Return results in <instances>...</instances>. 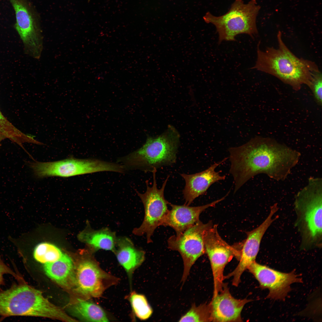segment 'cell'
<instances>
[{
	"label": "cell",
	"mask_w": 322,
	"mask_h": 322,
	"mask_svg": "<svg viewBox=\"0 0 322 322\" xmlns=\"http://www.w3.org/2000/svg\"><path fill=\"white\" fill-rule=\"evenodd\" d=\"M229 172L234 192L259 174L277 181L284 180L298 163L301 154L275 140L256 136L238 147L228 148Z\"/></svg>",
	"instance_id": "1"
},
{
	"label": "cell",
	"mask_w": 322,
	"mask_h": 322,
	"mask_svg": "<svg viewBox=\"0 0 322 322\" xmlns=\"http://www.w3.org/2000/svg\"><path fill=\"white\" fill-rule=\"evenodd\" d=\"M278 47H269L265 51L257 47V59L251 68L271 75L290 86L296 91L303 85L310 88L315 74L320 71L311 61L299 58L289 49L283 41L282 33H277Z\"/></svg>",
	"instance_id": "2"
},
{
	"label": "cell",
	"mask_w": 322,
	"mask_h": 322,
	"mask_svg": "<svg viewBox=\"0 0 322 322\" xmlns=\"http://www.w3.org/2000/svg\"><path fill=\"white\" fill-rule=\"evenodd\" d=\"M295 226L301 236L300 248H321L322 243V181L310 177L295 196Z\"/></svg>",
	"instance_id": "3"
},
{
	"label": "cell",
	"mask_w": 322,
	"mask_h": 322,
	"mask_svg": "<svg viewBox=\"0 0 322 322\" xmlns=\"http://www.w3.org/2000/svg\"><path fill=\"white\" fill-rule=\"evenodd\" d=\"M179 137L176 129L169 126L164 133L156 137H148L141 148L119 158L117 161L126 170L145 172L171 165L176 162Z\"/></svg>",
	"instance_id": "4"
},
{
	"label": "cell",
	"mask_w": 322,
	"mask_h": 322,
	"mask_svg": "<svg viewBox=\"0 0 322 322\" xmlns=\"http://www.w3.org/2000/svg\"><path fill=\"white\" fill-rule=\"evenodd\" d=\"M260 8L256 0L246 4L243 0H235L226 13L216 16L208 12L204 19L215 26L219 43L223 41H235V37L241 34L253 38L258 34L256 19Z\"/></svg>",
	"instance_id": "5"
},
{
	"label": "cell",
	"mask_w": 322,
	"mask_h": 322,
	"mask_svg": "<svg viewBox=\"0 0 322 322\" xmlns=\"http://www.w3.org/2000/svg\"><path fill=\"white\" fill-rule=\"evenodd\" d=\"M29 165L35 175L39 178L57 176L68 177L101 171L122 173V165L96 159H78L73 157L47 162L34 161Z\"/></svg>",
	"instance_id": "6"
},
{
	"label": "cell",
	"mask_w": 322,
	"mask_h": 322,
	"mask_svg": "<svg viewBox=\"0 0 322 322\" xmlns=\"http://www.w3.org/2000/svg\"><path fill=\"white\" fill-rule=\"evenodd\" d=\"M14 10V28L23 44L25 54L39 59L43 49L44 38L37 15L28 0H8Z\"/></svg>",
	"instance_id": "7"
},
{
	"label": "cell",
	"mask_w": 322,
	"mask_h": 322,
	"mask_svg": "<svg viewBox=\"0 0 322 322\" xmlns=\"http://www.w3.org/2000/svg\"><path fill=\"white\" fill-rule=\"evenodd\" d=\"M90 251L75 269L74 287L84 299L100 297L105 291L117 284L119 278L103 270Z\"/></svg>",
	"instance_id": "8"
},
{
	"label": "cell",
	"mask_w": 322,
	"mask_h": 322,
	"mask_svg": "<svg viewBox=\"0 0 322 322\" xmlns=\"http://www.w3.org/2000/svg\"><path fill=\"white\" fill-rule=\"evenodd\" d=\"M157 169L152 172L153 184L149 186L148 181H146L147 189L145 192L141 193L136 190L138 196L143 204L145 215L141 225L134 228L132 233L134 235L141 236L146 234L148 243L152 242L151 237L156 228L162 225L169 210L167 205L169 202L164 196L165 188L168 179V176L162 184L161 188H157L156 177Z\"/></svg>",
	"instance_id": "9"
},
{
	"label": "cell",
	"mask_w": 322,
	"mask_h": 322,
	"mask_svg": "<svg viewBox=\"0 0 322 322\" xmlns=\"http://www.w3.org/2000/svg\"><path fill=\"white\" fill-rule=\"evenodd\" d=\"M213 225L204 224L200 220L179 235L171 236L167 241L168 247L178 251L182 258L184 269L182 281L184 283L197 260L205 253L204 236Z\"/></svg>",
	"instance_id": "10"
},
{
	"label": "cell",
	"mask_w": 322,
	"mask_h": 322,
	"mask_svg": "<svg viewBox=\"0 0 322 322\" xmlns=\"http://www.w3.org/2000/svg\"><path fill=\"white\" fill-rule=\"evenodd\" d=\"M203 239L205 253L210 261L213 280L221 281L223 279L226 264L234 257L239 260L241 249L230 246L224 240L218 233L216 225L206 231Z\"/></svg>",
	"instance_id": "11"
},
{
	"label": "cell",
	"mask_w": 322,
	"mask_h": 322,
	"mask_svg": "<svg viewBox=\"0 0 322 322\" xmlns=\"http://www.w3.org/2000/svg\"><path fill=\"white\" fill-rule=\"evenodd\" d=\"M247 269L258 281L262 289L269 290L267 298L284 300L291 290V284L302 281L293 271L289 273L281 272L256 261Z\"/></svg>",
	"instance_id": "12"
},
{
	"label": "cell",
	"mask_w": 322,
	"mask_h": 322,
	"mask_svg": "<svg viewBox=\"0 0 322 322\" xmlns=\"http://www.w3.org/2000/svg\"><path fill=\"white\" fill-rule=\"evenodd\" d=\"M278 210L277 203L271 206L268 215L263 222L255 229L246 232L247 237L241 246L239 263L233 271L225 276V279L233 277L232 284L234 286H238L243 273L256 261L263 237L272 223L278 217L277 216L275 218L273 217Z\"/></svg>",
	"instance_id": "13"
},
{
	"label": "cell",
	"mask_w": 322,
	"mask_h": 322,
	"mask_svg": "<svg viewBox=\"0 0 322 322\" xmlns=\"http://www.w3.org/2000/svg\"><path fill=\"white\" fill-rule=\"evenodd\" d=\"M246 298L238 299L230 294L226 284L222 290L213 296L209 304L212 321H242L241 313L246 304L251 301Z\"/></svg>",
	"instance_id": "14"
},
{
	"label": "cell",
	"mask_w": 322,
	"mask_h": 322,
	"mask_svg": "<svg viewBox=\"0 0 322 322\" xmlns=\"http://www.w3.org/2000/svg\"><path fill=\"white\" fill-rule=\"evenodd\" d=\"M227 159L225 158L215 162L206 170L199 173L191 174H180L185 183L182 191L185 201V204L189 205L196 198L205 194L213 183L225 179L226 176L221 175L220 172L216 171V169Z\"/></svg>",
	"instance_id": "15"
},
{
	"label": "cell",
	"mask_w": 322,
	"mask_h": 322,
	"mask_svg": "<svg viewBox=\"0 0 322 322\" xmlns=\"http://www.w3.org/2000/svg\"><path fill=\"white\" fill-rule=\"evenodd\" d=\"M227 193L220 199L200 206L191 207L185 204L177 205L169 202L168 205L171 209L169 210L162 225L172 227L176 232V235H179L199 221V216L203 211L224 200Z\"/></svg>",
	"instance_id": "16"
},
{
	"label": "cell",
	"mask_w": 322,
	"mask_h": 322,
	"mask_svg": "<svg viewBox=\"0 0 322 322\" xmlns=\"http://www.w3.org/2000/svg\"><path fill=\"white\" fill-rule=\"evenodd\" d=\"M113 253L130 279L134 271L145 259V251L137 248L131 239L125 236L117 237Z\"/></svg>",
	"instance_id": "17"
},
{
	"label": "cell",
	"mask_w": 322,
	"mask_h": 322,
	"mask_svg": "<svg viewBox=\"0 0 322 322\" xmlns=\"http://www.w3.org/2000/svg\"><path fill=\"white\" fill-rule=\"evenodd\" d=\"M44 269L51 279L65 288L74 286L75 268L71 258L63 254L58 260L45 264Z\"/></svg>",
	"instance_id": "18"
},
{
	"label": "cell",
	"mask_w": 322,
	"mask_h": 322,
	"mask_svg": "<svg viewBox=\"0 0 322 322\" xmlns=\"http://www.w3.org/2000/svg\"><path fill=\"white\" fill-rule=\"evenodd\" d=\"M79 235V238L88 245L90 251L95 253L103 250L113 252L117 238L115 232L107 227L95 230L89 225Z\"/></svg>",
	"instance_id": "19"
},
{
	"label": "cell",
	"mask_w": 322,
	"mask_h": 322,
	"mask_svg": "<svg viewBox=\"0 0 322 322\" xmlns=\"http://www.w3.org/2000/svg\"><path fill=\"white\" fill-rule=\"evenodd\" d=\"M72 312L79 319L89 322H108V317L100 306L84 298L77 299L72 305Z\"/></svg>",
	"instance_id": "20"
},
{
	"label": "cell",
	"mask_w": 322,
	"mask_h": 322,
	"mask_svg": "<svg viewBox=\"0 0 322 322\" xmlns=\"http://www.w3.org/2000/svg\"><path fill=\"white\" fill-rule=\"evenodd\" d=\"M0 134L23 148V144L26 143L38 145L41 144L33 137L23 133L17 128L4 116L0 110Z\"/></svg>",
	"instance_id": "21"
},
{
	"label": "cell",
	"mask_w": 322,
	"mask_h": 322,
	"mask_svg": "<svg viewBox=\"0 0 322 322\" xmlns=\"http://www.w3.org/2000/svg\"><path fill=\"white\" fill-rule=\"evenodd\" d=\"M32 254L35 260L44 264L58 260L63 253L60 249L55 245L43 242L38 244L35 247Z\"/></svg>",
	"instance_id": "22"
},
{
	"label": "cell",
	"mask_w": 322,
	"mask_h": 322,
	"mask_svg": "<svg viewBox=\"0 0 322 322\" xmlns=\"http://www.w3.org/2000/svg\"><path fill=\"white\" fill-rule=\"evenodd\" d=\"M129 299L133 312L137 318L145 320L151 316L152 309L144 295L132 292L129 296Z\"/></svg>",
	"instance_id": "23"
},
{
	"label": "cell",
	"mask_w": 322,
	"mask_h": 322,
	"mask_svg": "<svg viewBox=\"0 0 322 322\" xmlns=\"http://www.w3.org/2000/svg\"><path fill=\"white\" fill-rule=\"evenodd\" d=\"M179 322L212 321L211 312L209 304H204L198 306L193 304L190 309L179 321Z\"/></svg>",
	"instance_id": "24"
},
{
	"label": "cell",
	"mask_w": 322,
	"mask_h": 322,
	"mask_svg": "<svg viewBox=\"0 0 322 322\" xmlns=\"http://www.w3.org/2000/svg\"><path fill=\"white\" fill-rule=\"evenodd\" d=\"M310 89L312 90L315 100L317 104L321 106L322 103V76L320 71L316 73Z\"/></svg>",
	"instance_id": "25"
},
{
	"label": "cell",
	"mask_w": 322,
	"mask_h": 322,
	"mask_svg": "<svg viewBox=\"0 0 322 322\" xmlns=\"http://www.w3.org/2000/svg\"><path fill=\"white\" fill-rule=\"evenodd\" d=\"M5 274H9L12 276L17 282L25 281L23 277L18 272L14 271L7 265L3 261L0 256V290L1 287L4 285V275Z\"/></svg>",
	"instance_id": "26"
},
{
	"label": "cell",
	"mask_w": 322,
	"mask_h": 322,
	"mask_svg": "<svg viewBox=\"0 0 322 322\" xmlns=\"http://www.w3.org/2000/svg\"><path fill=\"white\" fill-rule=\"evenodd\" d=\"M5 139H6L5 137H4L2 134H0V146L1 145V143L2 141Z\"/></svg>",
	"instance_id": "27"
}]
</instances>
